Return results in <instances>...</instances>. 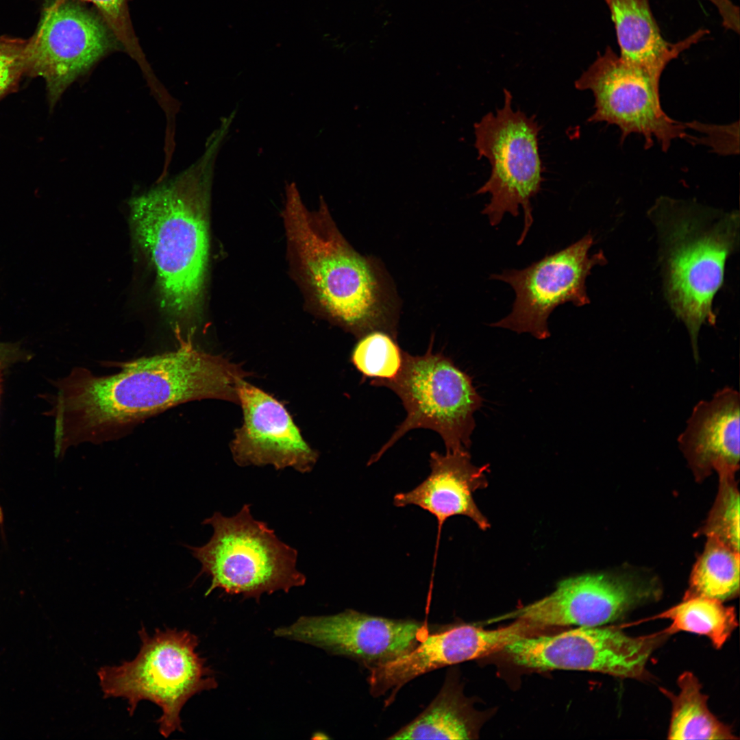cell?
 Listing matches in <instances>:
<instances>
[{
	"mask_svg": "<svg viewBox=\"0 0 740 740\" xmlns=\"http://www.w3.org/2000/svg\"><path fill=\"white\" fill-rule=\"evenodd\" d=\"M247 375L189 341L174 351L123 363L110 375L75 368L58 383L53 410L56 456L73 445L121 436L145 419L183 403L204 399L238 403V386Z\"/></svg>",
	"mask_w": 740,
	"mask_h": 740,
	"instance_id": "6da1fadb",
	"label": "cell"
},
{
	"mask_svg": "<svg viewBox=\"0 0 740 740\" xmlns=\"http://www.w3.org/2000/svg\"><path fill=\"white\" fill-rule=\"evenodd\" d=\"M229 131L227 124L219 123L194 164L130 202L135 236L155 268L163 306L176 317L192 314L201 297L211 187Z\"/></svg>",
	"mask_w": 740,
	"mask_h": 740,
	"instance_id": "7a4b0ae2",
	"label": "cell"
},
{
	"mask_svg": "<svg viewBox=\"0 0 740 740\" xmlns=\"http://www.w3.org/2000/svg\"><path fill=\"white\" fill-rule=\"evenodd\" d=\"M285 190L287 236L322 308L358 338L373 330L395 336L393 308L378 264L346 241L322 197L319 210L310 211L294 182Z\"/></svg>",
	"mask_w": 740,
	"mask_h": 740,
	"instance_id": "3957f363",
	"label": "cell"
},
{
	"mask_svg": "<svg viewBox=\"0 0 740 740\" xmlns=\"http://www.w3.org/2000/svg\"><path fill=\"white\" fill-rule=\"evenodd\" d=\"M141 645L136 656L119 665L103 666L97 676L104 698L127 701L132 716L142 700L159 706L156 721L166 738L182 732L181 711L193 695L214 689L212 671L197 651L199 640L188 630L156 629L149 634L142 626L138 632Z\"/></svg>",
	"mask_w": 740,
	"mask_h": 740,
	"instance_id": "277c9868",
	"label": "cell"
},
{
	"mask_svg": "<svg viewBox=\"0 0 740 740\" xmlns=\"http://www.w3.org/2000/svg\"><path fill=\"white\" fill-rule=\"evenodd\" d=\"M665 247V288L669 304L685 325L699 360L701 326L715 325L713 297L723 283L726 258L737 241L738 214L713 222L691 210H669L659 218Z\"/></svg>",
	"mask_w": 740,
	"mask_h": 740,
	"instance_id": "5b68a950",
	"label": "cell"
},
{
	"mask_svg": "<svg viewBox=\"0 0 740 740\" xmlns=\"http://www.w3.org/2000/svg\"><path fill=\"white\" fill-rule=\"evenodd\" d=\"M202 524L213 529L210 540L202 546L183 545L201 564L196 578H210L206 596L218 588L258 601L263 593H287L305 584V575L297 569V551L254 519L250 504L231 517L215 512Z\"/></svg>",
	"mask_w": 740,
	"mask_h": 740,
	"instance_id": "8992f818",
	"label": "cell"
},
{
	"mask_svg": "<svg viewBox=\"0 0 740 740\" xmlns=\"http://www.w3.org/2000/svg\"><path fill=\"white\" fill-rule=\"evenodd\" d=\"M373 386H386L401 399L406 411L402 423L388 441L369 460L371 465L408 431L427 428L442 438L446 452L468 451L476 423L473 413L482 405L471 378L441 353L427 352L413 356L404 351L403 363L393 380H373Z\"/></svg>",
	"mask_w": 740,
	"mask_h": 740,
	"instance_id": "52a82bcc",
	"label": "cell"
},
{
	"mask_svg": "<svg viewBox=\"0 0 740 740\" xmlns=\"http://www.w3.org/2000/svg\"><path fill=\"white\" fill-rule=\"evenodd\" d=\"M504 96L502 108L495 114L488 112L474 124L478 159L486 158L491 166L489 178L476 194H490L482 213L493 227L506 213L517 217L521 206L524 223L517 241V245H521L534 220L530 199L541 190L543 182L539 149L541 127L535 116L513 110V95L506 88Z\"/></svg>",
	"mask_w": 740,
	"mask_h": 740,
	"instance_id": "ba28073f",
	"label": "cell"
},
{
	"mask_svg": "<svg viewBox=\"0 0 740 740\" xmlns=\"http://www.w3.org/2000/svg\"><path fill=\"white\" fill-rule=\"evenodd\" d=\"M660 77L623 60L610 47L598 53L592 64L575 82L580 90H590L595 98L594 112L588 122H606L617 126L621 143L639 134L650 148L654 140L663 151L676 138H691L685 124L670 118L660 99Z\"/></svg>",
	"mask_w": 740,
	"mask_h": 740,
	"instance_id": "9c48e42d",
	"label": "cell"
},
{
	"mask_svg": "<svg viewBox=\"0 0 740 740\" xmlns=\"http://www.w3.org/2000/svg\"><path fill=\"white\" fill-rule=\"evenodd\" d=\"M123 48L101 15L81 1L47 0L38 27L27 40L24 70L42 77L55 102L106 55Z\"/></svg>",
	"mask_w": 740,
	"mask_h": 740,
	"instance_id": "30bf717a",
	"label": "cell"
},
{
	"mask_svg": "<svg viewBox=\"0 0 740 740\" xmlns=\"http://www.w3.org/2000/svg\"><path fill=\"white\" fill-rule=\"evenodd\" d=\"M593 243V236L588 234L524 269L491 274L490 279L508 284L515 298L511 312L489 325L517 334L528 332L539 340L548 338L547 320L556 307L566 303L581 307L590 303L587 278L593 267L606 262L602 251L589 256Z\"/></svg>",
	"mask_w": 740,
	"mask_h": 740,
	"instance_id": "8fae6325",
	"label": "cell"
},
{
	"mask_svg": "<svg viewBox=\"0 0 740 740\" xmlns=\"http://www.w3.org/2000/svg\"><path fill=\"white\" fill-rule=\"evenodd\" d=\"M663 631L630 637L614 627L580 626L553 635H530L504 648L519 666L536 669L597 671L641 679Z\"/></svg>",
	"mask_w": 740,
	"mask_h": 740,
	"instance_id": "7c38bea8",
	"label": "cell"
},
{
	"mask_svg": "<svg viewBox=\"0 0 740 740\" xmlns=\"http://www.w3.org/2000/svg\"><path fill=\"white\" fill-rule=\"evenodd\" d=\"M657 584L636 574H595L558 582L549 595L491 622L523 619L543 627L600 626L657 597Z\"/></svg>",
	"mask_w": 740,
	"mask_h": 740,
	"instance_id": "4fadbf2b",
	"label": "cell"
},
{
	"mask_svg": "<svg viewBox=\"0 0 740 740\" xmlns=\"http://www.w3.org/2000/svg\"><path fill=\"white\" fill-rule=\"evenodd\" d=\"M429 633L423 622L373 616L351 609L332 615L301 617L274 631L277 637L354 658L368 668L408 652Z\"/></svg>",
	"mask_w": 740,
	"mask_h": 740,
	"instance_id": "5bb4252c",
	"label": "cell"
},
{
	"mask_svg": "<svg viewBox=\"0 0 740 740\" xmlns=\"http://www.w3.org/2000/svg\"><path fill=\"white\" fill-rule=\"evenodd\" d=\"M539 627L523 619L495 630L463 625L428 634L408 652L384 663L369 667L370 692L380 697L391 691L390 704L397 692L416 677L440 667L478 658L512 642L538 633Z\"/></svg>",
	"mask_w": 740,
	"mask_h": 740,
	"instance_id": "9a60e30c",
	"label": "cell"
},
{
	"mask_svg": "<svg viewBox=\"0 0 740 740\" xmlns=\"http://www.w3.org/2000/svg\"><path fill=\"white\" fill-rule=\"evenodd\" d=\"M243 415L230 451L241 467L272 465L312 471L319 458L304 439L286 408L273 396L243 380L237 388Z\"/></svg>",
	"mask_w": 740,
	"mask_h": 740,
	"instance_id": "2e32d148",
	"label": "cell"
},
{
	"mask_svg": "<svg viewBox=\"0 0 740 740\" xmlns=\"http://www.w3.org/2000/svg\"><path fill=\"white\" fill-rule=\"evenodd\" d=\"M739 418V394L729 386L694 406L678 442L697 478L738 471Z\"/></svg>",
	"mask_w": 740,
	"mask_h": 740,
	"instance_id": "e0dca14e",
	"label": "cell"
},
{
	"mask_svg": "<svg viewBox=\"0 0 740 740\" xmlns=\"http://www.w3.org/2000/svg\"><path fill=\"white\" fill-rule=\"evenodd\" d=\"M470 459L468 451L446 452L445 455L432 452L430 458L431 472L427 478L412 490L399 493L394 497L395 506L415 505L436 517L438 534L434 560L442 526L449 517H468L483 530L490 526L473 498L476 490L487 486L484 472L489 466L477 467Z\"/></svg>",
	"mask_w": 740,
	"mask_h": 740,
	"instance_id": "ac0fdd59",
	"label": "cell"
},
{
	"mask_svg": "<svg viewBox=\"0 0 740 740\" xmlns=\"http://www.w3.org/2000/svg\"><path fill=\"white\" fill-rule=\"evenodd\" d=\"M614 23L619 56L661 78L667 65L707 34L700 29L676 43L661 34L649 0H604Z\"/></svg>",
	"mask_w": 740,
	"mask_h": 740,
	"instance_id": "d6986e66",
	"label": "cell"
},
{
	"mask_svg": "<svg viewBox=\"0 0 740 740\" xmlns=\"http://www.w3.org/2000/svg\"><path fill=\"white\" fill-rule=\"evenodd\" d=\"M680 692L669 696L672 713L669 739H734L730 728L719 722L708 710V696L701 692V684L691 672L678 680Z\"/></svg>",
	"mask_w": 740,
	"mask_h": 740,
	"instance_id": "ffe728a7",
	"label": "cell"
},
{
	"mask_svg": "<svg viewBox=\"0 0 740 740\" xmlns=\"http://www.w3.org/2000/svg\"><path fill=\"white\" fill-rule=\"evenodd\" d=\"M471 721L460 691L447 679L430 705L390 739H469Z\"/></svg>",
	"mask_w": 740,
	"mask_h": 740,
	"instance_id": "44dd1931",
	"label": "cell"
},
{
	"mask_svg": "<svg viewBox=\"0 0 740 740\" xmlns=\"http://www.w3.org/2000/svg\"><path fill=\"white\" fill-rule=\"evenodd\" d=\"M707 539L704 550L692 570L684 599L704 597L722 602L739 593V551L715 538Z\"/></svg>",
	"mask_w": 740,
	"mask_h": 740,
	"instance_id": "7402d4cb",
	"label": "cell"
},
{
	"mask_svg": "<svg viewBox=\"0 0 740 740\" xmlns=\"http://www.w3.org/2000/svg\"><path fill=\"white\" fill-rule=\"evenodd\" d=\"M669 619L667 634L687 631L708 637L714 647L720 648L737 626L733 607L725 606L716 599L694 597L683 599L679 604L653 619Z\"/></svg>",
	"mask_w": 740,
	"mask_h": 740,
	"instance_id": "603a6c76",
	"label": "cell"
},
{
	"mask_svg": "<svg viewBox=\"0 0 740 740\" xmlns=\"http://www.w3.org/2000/svg\"><path fill=\"white\" fill-rule=\"evenodd\" d=\"M403 352L394 336L373 330L359 338L352 349L351 362L363 378L387 381L400 371Z\"/></svg>",
	"mask_w": 740,
	"mask_h": 740,
	"instance_id": "cb8c5ba5",
	"label": "cell"
},
{
	"mask_svg": "<svg viewBox=\"0 0 740 740\" xmlns=\"http://www.w3.org/2000/svg\"><path fill=\"white\" fill-rule=\"evenodd\" d=\"M718 475L717 498L701 532L739 551V493L735 473Z\"/></svg>",
	"mask_w": 740,
	"mask_h": 740,
	"instance_id": "d4e9b609",
	"label": "cell"
},
{
	"mask_svg": "<svg viewBox=\"0 0 740 740\" xmlns=\"http://www.w3.org/2000/svg\"><path fill=\"white\" fill-rule=\"evenodd\" d=\"M62 2L68 0H49ZM92 3L121 44L123 51L136 61L149 78L152 71L140 45L131 20L128 0H76Z\"/></svg>",
	"mask_w": 740,
	"mask_h": 740,
	"instance_id": "484cf974",
	"label": "cell"
},
{
	"mask_svg": "<svg viewBox=\"0 0 740 740\" xmlns=\"http://www.w3.org/2000/svg\"><path fill=\"white\" fill-rule=\"evenodd\" d=\"M27 40L0 36V94L24 71V51Z\"/></svg>",
	"mask_w": 740,
	"mask_h": 740,
	"instance_id": "4316f807",
	"label": "cell"
},
{
	"mask_svg": "<svg viewBox=\"0 0 740 740\" xmlns=\"http://www.w3.org/2000/svg\"><path fill=\"white\" fill-rule=\"evenodd\" d=\"M16 348L12 345L0 343V365L11 362L17 356Z\"/></svg>",
	"mask_w": 740,
	"mask_h": 740,
	"instance_id": "83f0119b",
	"label": "cell"
},
{
	"mask_svg": "<svg viewBox=\"0 0 740 740\" xmlns=\"http://www.w3.org/2000/svg\"><path fill=\"white\" fill-rule=\"evenodd\" d=\"M1 365H0V368H1Z\"/></svg>",
	"mask_w": 740,
	"mask_h": 740,
	"instance_id": "f1b7e54d",
	"label": "cell"
}]
</instances>
